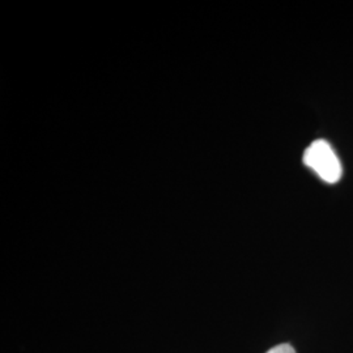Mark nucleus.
I'll use <instances>...</instances> for the list:
<instances>
[{
	"label": "nucleus",
	"mask_w": 353,
	"mask_h": 353,
	"mask_svg": "<svg viewBox=\"0 0 353 353\" xmlns=\"http://www.w3.org/2000/svg\"><path fill=\"white\" fill-rule=\"evenodd\" d=\"M303 164L327 183H336L341 178V160L326 140H316L305 150Z\"/></svg>",
	"instance_id": "nucleus-1"
},
{
	"label": "nucleus",
	"mask_w": 353,
	"mask_h": 353,
	"mask_svg": "<svg viewBox=\"0 0 353 353\" xmlns=\"http://www.w3.org/2000/svg\"><path fill=\"white\" fill-rule=\"evenodd\" d=\"M265 353H296V351H294V348L290 344L284 343V344H279L276 347L271 348L268 352Z\"/></svg>",
	"instance_id": "nucleus-2"
}]
</instances>
